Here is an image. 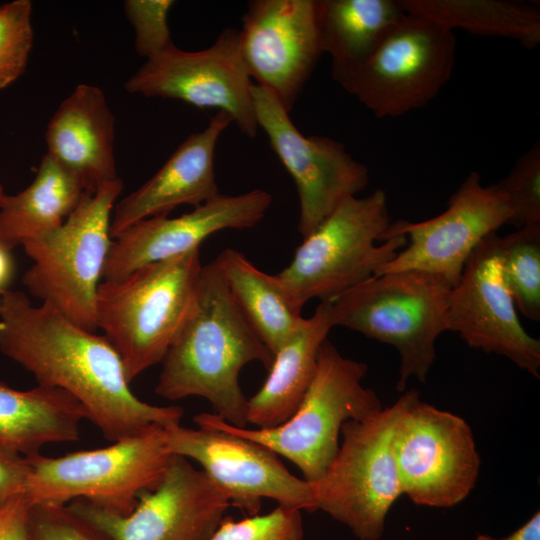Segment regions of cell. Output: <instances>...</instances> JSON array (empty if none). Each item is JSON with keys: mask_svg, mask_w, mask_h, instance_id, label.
Masks as SVG:
<instances>
[{"mask_svg": "<svg viewBox=\"0 0 540 540\" xmlns=\"http://www.w3.org/2000/svg\"><path fill=\"white\" fill-rule=\"evenodd\" d=\"M10 251L0 244V294L8 290L14 275V261Z\"/></svg>", "mask_w": 540, "mask_h": 540, "instance_id": "cell-37", "label": "cell"}, {"mask_svg": "<svg viewBox=\"0 0 540 540\" xmlns=\"http://www.w3.org/2000/svg\"><path fill=\"white\" fill-rule=\"evenodd\" d=\"M301 511L278 505L267 514L238 521L224 517L209 540H303Z\"/></svg>", "mask_w": 540, "mask_h": 540, "instance_id": "cell-31", "label": "cell"}, {"mask_svg": "<svg viewBox=\"0 0 540 540\" xmlns=\"http://www.w3.org/2000/svg\"><path fill=\"white\" fill-rule=\"evenodd\" d=\"M498 236L484 238L467 260L449 298L447 331L472 348L506 357L536 378L540 341L526 332L503 279Z\"/></svg>", "mask_w": 540, "mask_h": 540, "instance_id": "cell-18", "label": "cell"}, {"mask_svg": "<svg viewBox=\"0 0 540 540\" xmlns=\"http://www.w3.org/2000/svg\"><path fill=\"white\" fill-rule=\"evenodd\" d=\"M367 364L346 358L328 340L320 347L314 378L293 415L272 428L233 426L216 414L200 413L197 426H209L262 444L294 463L304 480H317L339 449V434L349 420H362L383 407L362 384Z\"/></svg>", "mask_w": 540, "mask_h": 540, "instance_id": "cell-5", "label": "cell"}, {"mask_svg": "<svg viewBox=\"0 0 540 540\" xmlns=\"http://www.w3.org/2000/svg\"><path fill=\"white\" fill-rule=\"evenodd\" d=\"M171 0H127L125 14L135 30V47L139 55L156 56L171 46L168 14L174 5Z\"/></svg>", "mask_w": 540, "mask_h": 540, "instance_id": "cell-32", "label": "cell"}, {"mask_svg": "<svg viewBox=\"0 0 540 540\" xmlns=\"http://www.w3.org/2000/svg\"><path fill=\"white\" fill-rule=\"evenodd\" d=\"M240 312L274 355L297 328L302 307L279 280L228 248L214 260Z\"/></svg>", "mask_w": 540, "mask_h": 540, "instance_id": "cell-24", "label": "cell"}, {"mask_svg": "<svg viewBox=\"0 0 540 540\" xmlns=\"http://www.w3.org/2000/svg\"><path fill=\"white\" fill-rule=\"evenodd\" d=\"M202 267L196 248L100 283L97 328L119 354L130 383L162 362L194 307Z\"/></svg>", "mask_w": 540, "mask_h": 540, "instance_id": "cell-3", "label": "cell"}, {"mask_svg": "<svg viewBox=\"0 0 540 540\" xmlns=\"http://www.w3.org/2000/svg\"><path fill=\"white\" fill-rule=\"evenodd\" d=\"M333 328L330 302H320L274 354L269 374L248 399L247 423L272 428L288 420L300 405L316 372L319 350Z\"/></svg>", "mask_w": 540, "mask_h": 540, "instance_id": "cell-22", "label": "cell"}, {"mask_svg": "<svg viewBox=\"0 0 540 540\" xmlns=\"http://www.w3.org/2000/svg\"><path fill=\"white\" fill-rule=\"evenodd\" d=\"M271 203L269 192L253 189L239 195L219 194L179 217L159 215L138 221L112 240L103 280H117L142 266L199 248L215 232L252 228Z\"/></svg>", "mask_w": 540, "mask_h": 540, "instance_id": "cell-19", "label": "cell"}, {"mask_svg": "<svg viewBox=\"0 0 540 540\" xmlns=\"http://www.w3.org/2000/svg\"><path fill=\"white\" fill-rule=\"evenodd\" d=\"M167 450L199 463L225 494L230 505L249 516L258 514L261 500L315 511L310 483L294 476L267 447L227 431L209 427H164Z\"/></svg>", "mask_w": 540, "mask_h": 540, "instance_id": "cell-16", "label": "cell"}, {"mask_svg": "<svg viewBox=\"0 0 540 540\" xmlns=\"http://www.w3.org/2000/svg\"><path fill=\"white\" fill-rule=\"evenodd\" d=\"M451 290L421 270L375 275L329 301L332 325L393 346L400 360L396 389L403 392L410 378L427 379L436 340L447 331Z\"/></svg>", "mask_w": 540, "mask_h": 540, "instance_id": "cell-4", "label": "cell"}, {"mask_svg": "<svg viewBox=\"0 0 540 540\" xmlns=\"http://www.w3.org/2000/svg\"><path fill=\"white\" fill-rule=\"evenodd\" d=\"M498 254L516 309L530 320H540V224L498 236Z\"/></svg>", "mask_w": 540, "mask_h": 540, "instance_id": "cell-28", "label": "cell"}, {"mask_svg": "<svg viewBox=\"0 0 540 540\" xmlns=\"http://www.w3.org/2000/svg\"><path fill=\"white\" fill-rule=\"evenodd\" d=\"M29 509L30 504L24 493L0 507V540H31Z\"/></svg>", "mask_w": 540, "mask_h": 540, "instance_id": "cell-34", "label": "cell"}, {"mask_svg": "<svg viewBox=\"0 0 540 540\" xmlns=\"http://www.w3.org/2000/svg\"><path fill=\"white\" fill-rule=\"evenodd\" d=\"M86 191L47 154L32 183L0 205V244L8 250L61 226Z\"/></svg>", "mask_w": 540, "mask_h": 540, "instance_id": "cell-25", "label": "cell"}, {"mask_svg": "<svg viewBox=\"0 0 540 540\" xmlns=\"http://www.w3.org/2000/svg\"><path fill=\"white\" fill-rule=\"evenodd\" d=\"M243 64L290 113L323 54L318 0H252L238 31Z\"/></svg>", "mask_w": 540, "mask_h": 540, "instance_id": "cell-17", "label": "cell"}, {"mask_svg": "<svg viewBox=\"0 0 540 540\" xmlns=\"http://www.w3.org/2000/svg\"><path fill=\"white\" fill-rule=\"evenodd\" d=\"M454 31L405 14L373 53L337 83L377 118L400 117L432 101L451 78Z\"/></svg>", "mask_w": 540, "mask_h": 540, "instance_id": "cell-10", "label": "cell"}, {"mask_svg": "<svg viewBox=\"0 0 540 540\" xmlns=\"http://www.w3.org/2000/svg\"><path fill=\"white\" fill-rule=\"evenodd\" d=\"M273 358L212 261L202 267L194 307L161 362L155 393L173 401L205 398L225 422L246 428L248 399L240 371L253 361L268 370Z\"/></svg>", "mask_w": 540, "mask_h": 540, "instance_id": "cell-2", "label": "cell"}, {"mask_svg": "<svg viewBox=\"0 0 540 540\" xmlns=\"http://www.w3.org/2000/svg\"><path fill=\"white\" fill-rule=\"evenodd\" d=\"M391 223L384 190L349 197L303 238L277 277L302 308L313 298L331 301L374 276L406 246L404 234L383 241Z\"/></svg>", "mask_w": 540, "mask_h": 540, "instance_id": "cell-6", "label": "cell"}, {"mask_svg": "<svg viewBox=\"0 0 540 540\" xmlns=\"http://www.w3.org/2000/svg\"><path fill=\"white\" fill-rule=\"evenodd\" d=\"M512 210L510 224L521 228L540 224V142L520 156L497 183Z\"/></svg>", "mask_w": 540, "mask_h": 540, "instance_id": "cell-30", "label": "cell"}, {"mask_svg": "<svg viewBox=\"0 0 540 540\" xmlns=\"http://www.w3.org/2000/svg\"><path fill=\"white\" fill-rule=\"evenodd\" d=\"M28 473L27 458L0 453V507L24 493Z\"/></svg>", "mask_w": 540, "mask_h": 540, "instance_id": "cell-35", "label": "cell"}, {"mask_svg": "<svg viewBox=\"0 0 540 540\" xmlns=\"http://www.w3.org/2000/svg\"><path fill=\"white\" fill-rule=\"evenodd\" d=\"M47 155L74 175L89 193L118 179L115 117L103 91L80 84L60 104L46 130Z\"/></svg>", "mask_w": 540, "mask_h": 540, "instance_id": "cell-21", "label": "cell"}, {"mask_svg": "<svg viewBox=\"0 0 540 540\" xmlns=\"http://www.w3.org/2000/svg\"><path fill=\"white\" fill-rule=\"evenodd\" d=\"M85 408L64 390H17L0 381V453L31 457L50 443L74 442Z\"/></svg>", "mask_w": 540, "mask_h": 540, "instance_id": "cell-23", "label": "cell"}, {"mask_svg": "<svg viewBox=\"0 0 540 540\" xmlns=\"http://www.w3.org/2000/svg\"><path fill=\"white\" fill-rule=\"evenodd\" d=\"M512 210L496 184L483 185L479 173L468 174L441 214L420 222L398 220L390 224L383 241L395 234L407 237L406 246L374 273L421 270L434 274L452 288L479 243L504 224Z\"/></svg>", "mask_w": 540, "mask_h": 540, "instance_id": "cell-13", "label": "cell"}, {"mask_svg": "<svg viewBox=\"0 0 540 540\" xmlns=\"http://www.w3.org/2000/svg\"><path fill=\"white\" fill-rule=\"evenodd\" d=\"M172 454L164 427L153 424L131 437L59 457H27L28 503L67 505L81 499L116 515H128L139 496L164 475Z\"/></svg>", "mask_w": 540, "mask_h": 540, "instance_id": "cell-7", "label": "cell"}, {"mask_svg": "<svg viewBox=\"0 0 540 540\" xmlns=\"http://www.w3.org/2000/svg\"><path fill=\"white\" fill-rule=\"evenodd\" d=\"M403 396L393 405L341 428L336 456L309 482L316 509L347 526L360 540H379L386 517L403 495L393 450Z\"/></svg>", "mask_w": 540, "mask_h": 540, "instance_id": "cell-9", "label": "cell"}, {"mask_svg": "<svg viewBox=\"0 0 540 540\" xmlns=\"http://www.w3.org/2000/svg\"><path fill=\"white\" fill-rule=\"evenodd\" d=\"M28 525L31 540H104L66 505H31Z\"/></svg>", "mask_w": 540, "mask_h": 540, "instance_id": "cell-33", "label": "cell"}, {"mask_svg": "<svg viewBox=\"0 0 540 540\" xmlns=\"http://www.w3.org/2000/svg\"><path fill=\"white\" fill-rule=\"evenodd\" d=\"M405 14L395 0H318L323 53L338 82L362 64Z\"/></svg>", "mask_w": 540, "mask_h": 540, "instance_id": "cell-26", "label": "cell"}, {"mask_svg": "<svg viewBox=\"0 0 540 540\" xmlns=\"http://www.w3.org/2000/svg\"><path fill=\"white\" fill-rule=\"evenodd\" d=\"M252 79L243 64L238 30L224 29L211 46L184 51L175 45L147 61L125 82L146 97L176 99L228 114L246 136L257 135Z\"/></svg>", "mask_w": 540, "mask_h": 540, "instance_id": "cell-14", "label": "cell"}, {"mask_svg": "<svg viewBox=\"0 0 540 540\" xmlns=\"http://www.w3.org/2000/svg\"><path fill=\"white\" fill-rule=\"evenodd\" d=\"M6 196H7V194H5L2 185H0V205L3 203V201H4L5 198H6Z\"/></svg>", "mask_w": 540, "mask_h": 540, "instance_id": "cell-38", "label": "cell"}, {"mask_svg": "<svg viewBox=\"0 0 540 540\" xmlns=\"http://www.w3.org/2000/svg\"><path fill=\"white\" fill-rule=\"evenodd\" d=\"M66 506L104 540H209L231 505L203 470L173 455L159 483L139 496L128 515L81 499Z\"/></svg>", "mask_w": 540, "mask_h": 540, "instance_id": "cell-12", "label": "cell"}, {"mask_svg": "<svg viewBox=\"0 0 540 540\" xmlns=\"http://www.w3.org/2000/svg\"><path fill=\"white\" fill-rule=\"evenodd\" d=\"M474 540H540V512H535L521 527L504 538L478 534Z\"/></svg>", "mask_w": 540, "mask_h": 540, "instance_id": "cell-36", "label": "cell"}, {"mask_svg": "<svg viewBox=\"0 0 540 540\" xmlns=\"http://www.w3.org/2000/svg\"><path fill=\"white\" fill-rule=\"evenodd\" d=\"M402 9L452 31L516 40L527 48L540 42V14L505 0H398Z\"/></svg>", "mask_w": 540, "mask_h": 540, "instance_id": "cell-27", "label": "cell"}, {"mask_svg": "<svg viewBox=\"0 0 540 540\" xmlns=\"http://www.w3.org/2000/svg\"><path fill=\"white\" fill-rule=\"evenodd\" d=\"M30 0H14L0 6V90L25 71L33 45Z\"/></svg>", "mask_w": 540, "mask_h": 540, "instance_id": "cell-29", "label": "cell"}, {"mask_svg": "<svg viewBox=\"0 0 540 540\" xmlns=\"http://www.w3.org/2000/svg\"><path fill=\"white\" fill-rule=\"evenodd\" d=\"M258 128L293 178L299 197L298 231L308 236L345 199L369 183L368 167L327 136H305L289 113L266 88L253 84Z\"/></svg>", "mask_w": 540, "mask_h": 540, "instance_id": "cell-15", "label": "cell"}, {"mask_svg": "<svg viewBox=\"0 0 540 540\" xmlns=\"http://www.w3.org/2000/svg\"><path fill=\"white\" fill-rule=\"evenodd\" d=\"M231 123L228 114L217 111L207 127L188 136L149 180L115 203L111 237L143 219L168 215L179 205L197 207L218 196L215 147Z\"/></svg>", "mask_w": 540, "mask_h": 540, "instance_id": "cell-20", "label": "cell"}, {"mask_svg": "<svg viewBox=\"0 0 540 540\" xmlns=\"http://www.w3.org/2000/svg\"><path fill=\"white\" fill-rule=\"evenodd\" d=\"M393 450L403 495L416 505L449 508L474 488L481 460L473 433L460 416L403 395Z\"/></svg>", "mask_w": 540, "mask_h": 540, "instance_id": "cell-11", "label": "cell"}, {"mask_svg": "<svg viewBox=\"0 0 540 540\" xmlns=\"http://www.w3.org/2000/svg\"><path fill=\"white\" fill-rule=\"evenodd\" d=\"M120 178L86 192L61 226L22 244L33 264L23 275L29 293L95 332L97 291L112 243L111 216Z\"/></svg>", "mask_w": 540, "mask_h": 540, "instance_id": "cell-8", "label": "cell"}, {"mask_svg": "<svg viewBox=\"0 0 540 540\" xmlns=\"http://www.w3.org/2000/svg\"><path fill=\"white\" fill-rule=\"evenodd\" d=\"M0 351L40 386L72 395L112 442L153 424H180L179 406H156L131 390L122 360L104 335L75 324L53 305L34 306L20 291L0 294Z\"/></svg>", "mask_w": 540, "mask_h": 540, "instance_id": "cell-1", "label": "cell"}]
</instances>
